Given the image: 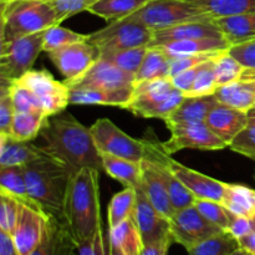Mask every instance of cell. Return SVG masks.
Instances as JSON below:
<instances>
[{
    "label": "cell",
    "instance_id": "cell-1",
    "mask_svg": "<svg viewBox=\"0 0 255 255\" xmlns=\"http://www.w3.org/2000/svg\"><path fill=\"white\" fill-rule=\"evenodd\" d=\"M40 137L42 138L40 147L50 157L66 166L72 174L84 168L104 169L101 153L95 144L91 131L71 114L49 117Z\"/></svg>",
    "mask_w": 255,
    "mask_h": 255
},
{
    "label": "cell",
    "instance_id": "cell-2",
    "mask_svg": "<svg viewBox=\"0 0 255 255\" xmlns=\"http://www.w3.org/2000/svg\"><path fill=\"white\" fill-rule=\"evenodd\" d=\"M99 181L100 171L94 168L81 169L70 181L64 219L77 246L102 228Z\"/></svg>",
    "mask_w": 255,
    "mask_h": 255
},
{
    "label": "cell",
    "instance_id": "cell-3",
    "mask_svg": "<svg viewBox=\"0 0 255 255\" xmlns=\"http://www.w3.org/2000/svg\"><path fill=\"white\" fill-rule=\"evenodd\" d=\"M29 198L49 217L64 222L67 189L74 174L49 154L24 166Z\"/></svg>",
    "mask_w": 255,
    "mask_h": 255
},
{
    "label": "cell",
    "instance_id": "cell-4",
    "mask_svg": "<svg viewBox=\"0 0 255 255\" xmlns=\"http://www.w3.org/2000/svg\"><path fill=\"white\" fill-rule=\"evenodd\" d=\"M60 24L46 0H0V44Z\"/></svg>",
    "mask_w": 255,
    "mask_h": 255
},
{
    "label": "cell",
    "instance_id": "cell-5",
    "mask_svg": "<svg viewBox=\"0 0 255 255\" xmlns=\"http://www.w3.org/2000/svg\"><path fill=\"white\" fill-rule=\"evenodd\" d=\"M186 95L177 90L171 77L138 82L134 85L132 100L125 110L142 119L167 117L181 105Z\"/></svg>",
    "mask_w": 255,
    "mask_h": 255
},
{
    "label": "cell",
    "instance_id": "cell-6",
    "mask_svg": "<svg viewBox=\"0 0 255 255\" xmlns=\"http://www.w3.org/2000/svg\"><path fill=\"white\" fill-rule=\"evenodd\" d=\"M126 19L141 22L152 31L187 21L214 20L187 0H149L143 6L126 16Z\"/></svg>",
    "mask_w": 255,
    "mask_h": 255
},
{
    "label": "cell",
    "instance_id": "cell-7",
    "mask_svg": "<svg viewBox=\"0 0 255 255\" xmlns=\"http://www.w3.org/2000/svg\"><path fill=\"white\" fill-rule=\"evenodd\" d=\"M44 31L0 44L1 84H10L32 70L40 52L44 51Z\"/></svg>",
    "mask_w": 255,
    "mask_h": 255
},
{
    "label": "cell",
    "instance_id": "cell-8",
    "mask_svg": "<svg viewBox=\"0 0 255 255\" xmlns=\"http://www.w3.org/2000/svg\"><path fill=\"white\" fill-rule=\"evenodd\" d=\"M153 39V31L142 25L124 17L110 22L107 26L87 35V40L96 45L101 52L114 50L149 46Z\"/></svg>",
    "mask_w": 255,
    "mask_h": 255
},
{
    "label": "cell",
    "instance_id": "cell-9",
    "mask_svg": "<svg viewBox=\"0 0 255 255\" xmlns=\"http://www.w3.org/2000/svg\"><path fill=\"white\" fill-rule=\"evenodd\" d=\"M90 131L101 154H111L133 162H142L144 158L143 139H136L128 136L111 120H97L90 127Z\"/></svg>",
    "mask_w": 255,
    "mask_h": 255
},
{
    "label": "cell",
    "instance_id": "cell-10",
    "mask_svg": "<svg viewBox=\"0 0 255 255\" xmlns=\"http://www.w3.org/2000/svg\"><path fill=\"white\" fill-rule=\"evenodd\" d=\"M12 82L31 90L41 101L47 117L61 114L70 104L69 86L57 81L46 70H30Z\"/></svg>",
    "mask_w": 255,
    "mask_h": 255
},
{
    "label": "cell",
    "instance_id": "cell-11",
    "mask_svg": "<svg viewBox=\"0 0 255 255\" xmlns=\"http://www.w3.org/2000/svg\"><path fill=\"white\" fill-rule=\"evenodd\" d=\"M221 232L223 231L207 221L194 204L176 211L169 219V233L172 239L187 251Z\"/></svg>",
    "mask_w": 255,
    "mask_h": 255
},
{
    "label": "cell",
    "instance_id": "cell-12",
    "mask_svg": "<svg viewBox=\"0 0 255 255\" xmlns=\"http://www.w3.org/2000/svg\"><path fill=\"white\" fill-rule=\"evenodd\" d=\"M154 137L156 136H146L144 138H142L144 142V158L151 161L158 171L159 176L162 177L167 189H168L172 204L176 211L193 206L197 198L173 173L171 166H169L171 154L167 153L166 149L162 146V142H158Z\"/></svg>",
    "mask_w": 255,
    "mask_h": 255
},
{
    "label": "cell",
    "instance_id": "cell-13",
    "mask_svg": "<svg viewBox=\"0 0 255 255\" xmlns=\"http://www.w3.org/2000/svg\"><path fill=\"white\" fill-rule=\"evenodd\" d=\"M171 137L162 142L167 153L173 154L182 149H199V151H221L228 144L219 138L211 128L204 124L173 125L168 126Z\"/></svg>",
    "mask_w": 255,
    "mask_h": 255
},
{
    "label": "cell",
    "instance_id": "cell-14",
    "mask_svg": "<svg viewBox=\"0 0 255 255\" xmlns=\"http://www.w3.org/2000/svg\"><path fill=\"white\" fill-rule=\"evenodd\" d=\"M64 82L70 90L125 89L136 85V76L100 57L81 76Z\"/></svg>",
    "mask_w": 255,
    "mask_h": 255
},
{
    "label": "cell",
    "instance_id": "cell-15",
    "mask_svg": "<svg viewBox=\"0 0 255 255\" xmlns=\"http://www.w3.org/2000/svg\"><path fill=\"white\" fill-rule=\"evenodd\" d=\"M49 216L39 207L20 202L12 239L19 255H30L41 244Z\"/></svg>",
    "mask_w": 255,
    "mask_h": 255
},
{
    "label": "cell",
    "instance_id": "cell-16",
    "mask_svg": "<svg viewBox=\"0 0 255 255\" xmlns=\"http://www.w3.org/2000/svg\"><path fill=\"white\" fill-rule=\"evenodd\" d=\"M49 59L65 77V81L77 79L100 59V50L89 40L67 45L47 52Z\"/></svg>",
    "mask_w": 255,
    "mask_h": 255
},
{
    "label": "cell",
    "instance_id": "cell-17",
    "mask_svg": "<svg viewBox=\"0 0 255 255\" xmlns=\"http://www.w3.org/2000/svg\"><path fill=\"white\" fill-rule=\"evenodd\" d=\"M134 223L141 233L144 246L158 242L169 233V219L164 218L151 203L141 188H136V206L132 214Z\"/></svg>",
    "mask_w": 255,
    "mask_h": 255
},
{
    "label": "cell",
    "instance_id": "cell-18",
    "mask_svg": "<svg viewBox=\"0 0 255 255\" xmlns=\"http://www.w3.org/2000/svg\"><path fill=\"white\" fill-rule=\"evenodd\" d=\"M169 166L177 178L184 184L187 189L193 193L197 199L222 202L227 183L186 167L184 164L174 161L171 157H169Z\"/></svg>",
    "mask_w": 255,
    "mask_h": 255
},
{
    "label": "cell",
    "instance_id": "cell-19",
    "mask_svg": "<svg viewBox=\"0 0 255 255\" xmlns=\"http://www.w3.org/2000/svg\"><path fill=\"white\" fill-rule=\"evenodd\" d=\"M219 36H223V34L216 25L214 20H196V21L182 22L174 26L153 31V39L149 47L161 46L167 42L182 41V40Z\"/></svg>",
    "mask_w": 255,
    "mask_h": 255
},
{
    "label": "cell",
    "instance_id": "cell-20",
    "mask_svg": "<svg viewBox=\"0 0 255 255\" xmlns=\"http://www.w3.org/2000/svg\"><path fill=\"white\" fill-rule=\"evenodd\" d=\"M206 125L229 146L232 141L249 125L248 112L218 104L206 120Z\"/></svg>",
    "mask_w": 255,
    "mask_h": 255
},
{
    "label": "cell",
    "instance_id": "cell-21",
    "mask_svg": "<svg viewBox=\"0 0 255 255\" xmlns=\"http://www.w3.org/2000/svg\"><path fill=\"white\" fill-rule=\"evenodd\" d=\"M141 184L139 188L144 192L147 198L151 201L154 208L167 219H171L176 213L168 189L164 184L163 179L159 176L158 171L153 166L151 161L143 158L141 162Z\"/></svg>",
    "mask_w": 255,
    "mask_h": 255
},
{
    "label": "cell",
    "instance_id": "cell-22",
    "mask_svg": "<svg viewBox=\"0 0 255 255\" xmlns=\"http://www.w3.org/2000/svg\"><path fill=\"white\" fill-rule=\"evenodd\" d=\"M214 95L209 96H186L178 107L164 120L167 127L173 125L204 124L212 110L218 105Z\"/></svg>",
    "mask_w": 255,
    "mask_h": 255
},
{
    "label": "cell",
    "instance_id": "cell-23",
    "mask_svg": "<svg viewBox=\"0 0 255 255\" xmlns=\"http://www.w3.org/2000/svg\"><path fill=\"white\" fill-rule=\"evenodd\" d=\"M76 249L77 244L66 224L54 217H49L44 239L30 255H71Z\"/></svg>",
    "mask_w": 255,
    "mask_h": 255
},
{
    "label": "cell",
    "instance_id": "cell-24",
    "mask_svg": "<svg viewBox=\"0 0 255 255\" xmlns=\"http://www.w3.org/2000/svg\"><path fill=\"white\" fill-rule=\"evenodd\" d=\"M133 87L112 90H70V104L104 105L126 109L133 96Z\"/></svg>",
    "mask_w": 255,
    "mask_h": 255
},
{
    "label": "cell",
    "instance_id": "cell-25",
    "mask_svg": "<svg viewBox=\"0 0 255 255\" xmlns=\"http://www.w3.org/2000/svg\"><path fill=\"white\" fill-rule=\"evenodd\" d=\"M157 47H161L169 59H174V57L188 56V55L228 51L232 47V45L229 44V41L226 37L219 36L167 42V44H163Z\"/></svg>",
    "mask_w": 255,
    "mask_h": 255
},
{
    "label": "cell",
    "instance_id": "cell-26",
    "mask_svg": "<svg viewBox=\"0 0 255 255\" xmlns=\"http://www.w3.org/2000/svg\"><path fill=\"white\" fill-rule=\"evenodd\" d=\"M46 154L40 146L0 133V166H25Z\"/></svg>",
    "mask_w": 255,
    "mask_h": 255
},
{
    "label": "cell",
    "instance_id": "cell-27",
    "mask_svg": "<svg viewBox=\"0 0 255 255\" xmlns=\"http://www.w3.org/2000/svg\"><path fill=\"white\" fill-rule=\"evenodd\" d=\"M214 22L232 46L255 40V12L219 17Z\"/></svg>",
    "mask_w": 255,
    "mask_h": 255
},
{
    "label": "cell",
    "instance_id": "cell-28",
    "mask_svg": "<svg viewBox=\"0 0 255 255\" xmlns=\"http://www.w3.org/2000/svg\"><path fill=\"white\" fill-rule=\"evenodd\" d=\"M104 171L125 187L138 188L141 184V162H133L111 154H101Z\"/></svg>",
    "mask_w": 255,
    "mask_h": 255
},
{
    "label": "cell",
    "instance_id": "cell-29",
    "mask_svg": "<svg viewBox=\"0 0 255 255\" xmlns=\"http://www.w3.org/2000/svg\"><path fill=\"white\" fill-rule=\"evenodd\" d=\"M219 104L249 112L255 107V90L248 81L239 80L217 89L214 94Z\"/></svg>",
    "mask_w": 255,
    "mask_h": 255
},
{
    "label": "cell",
    "instance_id": "cell-30",
    "mask_svg": "<svg viewBox=\"0 0 255 255\" xmlns=\"http://www.w3.org/2000/svg\"><path fill=\"white\" fill-rule=\"evenodd\" d=\"M109 243L119 248L124 255H139L144 247L141 233L132 217L109 229Z\"/></svg>",
    "mask_w": 255,
    "mask_h": 255
},
{
    "label": "cell",
    "instance_id": "cell-31",
    "mask_svg": "<svg viewBox=\"0 0 255 255\" xmlns=\"http://www.w3.org/2000/svg\"><path fill=\"white\" fill-rule=\"evenodd\" d=\"M212 19L255 12V0H187Z\"/></svg>",
    "mask_w": 255,
    "mask_h": 255
},
{
    "label": "cell",
    "instance_id": "cell-32",
    "mask_svg": "<svg viewBox=\"0 0 255 255\" xmlns=\"http://www.w3.org/2000/svg\"><path fill=\"white\" fill-rule=\"evenodd\" d=\"M222 203L238 217H255V191L243 184L227 183Z\"/></svg>",
    "mask_w": 255,
    "mask_h": 255
},
{
    "label": "cell",
    "instance_id": "cell-33",
    "mask_svg": "<svg viewBox=\"0 0 255 255\" xmlns=\"http://www.w3.org/2000/svg\"><path fill=\"white\" fill-rule=\"evenodd\" d=\"M49 117L31 112H15L7 136L16 141L30 142L40 136Z\"/></svg>",
    "mask_w": 255,
    "mask_h": 255
},
{
    "label": "cell",
    "instance_id": "cell-34",
    "mask_svg": "<svg viewBox=\"0 0 255 255\" xmlns=\"http://www.w3.org/2000/svg\"><path fill=\"white\" fill-rule=\"evenodd\" d=\"M169 59L161 47H148L143 62L136 74V84L169 77Z\"/></svg>",
    "mask_w": 255,
    "mask_h": 255
},
{
    "label": "cell",
    "instance_id": "cell-35",
    "mask_svg": "<svg viewBox=\"0 0 255 255\" xmlns=\"http://www.w3.org/2000/svg\"><path fill=\"white\" fill-rule=\"evenodd\" d=\"M148 1L149 0H99L87 11L111 22L128 16Z\"/></svg>",
    "mask_w": 255,
    "mask_h": 255
},
{
    "label": "cell",
    "instance_id": "cell-36",
    "mask_svg": "<svg viewBox=\"0 0 255 255\" xmlns=\"http://www.w3.org/2000/svg\"><path fill=\"white\" fill-rule=\"evenodd\" d=\"M0 192L14 197L22 203L35 206L27 194L24 166H0Z\"/></svg>",
    "mask_w": 255,
    "mask_h": 255
},
{
    "label": "cell",
    "instance_id": "cell-37",
    "mask_svg": "<svg viewBox=\"0 0 255 255\" xmlns=\"http://www.w3.org/2000/svg\"><path fill=\"white\" fill-rule=\"evenodd\" d=\"M136 206V188L125 187L124 191L112 197L107 209L109 229L115 228L126 219L131 218Z\"/></svg>",
    "mask_w": 255,
    "mask_h": 255
},
{
    "label": "cell",
    "instance_id": "cell-38",
    "mask_svg": "<svg viewBox=\"0 0 255 255\" xmlns=\"http://www.w3.org/2000/svg\"><path fill=\"white\" fill-rule=\"evenodd\" d=\"M148 47L149 46H139L132 47V49L114 50V51L101 52L100 57L106 60V61L111 62L115 66L124 70V71L129 72V74L136 76L142 62H143L147 51H148Z\"/></svg>",
    "mask_w": 255,
    "mask_h": 255
},
{
    "label": "cell",
    "instance_id": "cell-39",
    "mask_svg": "<svg viewBox=\"0 0 255 255\" xmlns=\"http://www.w3.org/2000/svg\"><path fill=\"white\" fill-rule=\"evenodd\" d=\"M239 248L238 241L231 233L223 231L187 252L189 255H231Z\"/></svg>",
    "mask_w": 255,
    "mask_h": 255
},
{
    "label": "cell",
    "instance_id": "cell-40",
    "mask_svg": "<svg viewBox=\"0 0 255 255\" xmlns=\"http://www.w3.org/2000/svg\"><path fill=\"white\" fill-rule=\"evenodd\" d=\"M214 70L218 87L242 80L246 67L228 51H222L214 56Z\"/></svg>",
    "mask_w": 255,
    "mask_h": 255
},
{
    "label": "cell",
    "instance_id": "cell-41",
    "mask_svg": "<svg viewBox=\"0 0 255 255\" xmlns=\"http://www.w3.org/2000/svg\"><path fill=\"white\" fill-rule=\"evenodd\" d=\"M7 86L9 94L12 99L15 111L16 112H31V114L44 115L47 117L41 101L37 99L36 95L27 87L17 84V82H10V84H1Z\"/></svg>",
    "mask_w": 255,
    "mask_h": 255
},
{
    "label": "cell",
    "instance_id": "cell-42",
    "mask_svg": "<svg viewBox=\"0 0 255 255\" xmlns=\"http://www.w3.org/2000/svg\"><path fill=\"white\" fill-rule=\"evenodd\" d=\"M194 206L207 221H209L214 226L219 227L222 231H228L229 226L236 217L222 202L209 201V199H196Z\"/></svg>",
    "mask_w": 255,
    "mask_h": 255
},
{
    "label": "cell",
    "instance_id": "cell-43",
    "mask_svg": "<svg viewBox=\"0 0 255 255\" xmlns=\"http://www.w3.org/2000/svg\"><path fill=\"white\" fill-rule=\"evenodd\" d=\"M217 89H218V85H217L213 57V59L199 65L193 86L187 96H209V95L216 94Z\"/></svg>",
    "mask_w": 255,
    "mask_h": 255
},
{
    "label": "cell",
    "instance_id": "cell-44",
    "mask_svg": "<svg viewBox=\"0 0 255 255\" xmlns=\"http://www.w3.org/2000/svg\"><path fill=\"white\" fill-rule=\"evenodd\" d=\"M84 40H87V35L75 32L66 27H62L61 25H54L45 30L44 51H54V50L67 46V45L84 41Z\"/></svg>",
    "mask_w": 255,
    "mask_h": 255
},
{
    "label": "cell",
    "instance_id": "cell-45",
    "mask_svg": "<svg viewBox=\"0 0 255 255\" xmlns=\"http://www.w3.org/2000/svg\"><path fill=\"white\" fill-rule=\"evenodd\" d=\"M20 201L0 192V231L12 236L19 213Z\"/></svg>",
    "mask_w": 255,
    "mask_h": 255
},
{
    "label": "cell",
    "instance_id": "cell-46",
    "mask_svg": "<svg viewBox=\"0 0 255 255\" xmlns=\"http://www.w3.org/2000/svg\"><path fill=\"white\" fill-rule=\"evenodd\" d=\"M55 10L60 24L81 11H87L99 0H46Z\"/></svg>",
    "mask_w": 255,
    "mask_h": 255
},
{
    "label": "cell",
    "instance_id": "cell-47",
    "mask_svg": "<svg viewBox=\"0 0 255 255\" xmlns=\"http://www.w3.org/2000/svg\"><path fill=\"white\" fill-rule=\"evenodd\" d=\"M229 52L246 67L242 80L255 79V40L244 44L236 45L229 49Z\"/></svg>",
    "mask_w": 255,
    "mask_h": 255
},
{
    "label": "cell",
    "instance_id": "cell-48",
    "mask_svg": "<svg viewBox=\"0 0 255 255\" xmlns=\"http://www.w3.org/2000/svg\"><path fill=\"white\" fill-rule=\"evenodd\" d=\"M228 147L232 151L255 161V125L249 124Z\"/></svg>",
    "mask_w": 255,
    "mask_h": 255
},
{
    "label": "cell",
    "instance_id": "cell-49",
    "mask_svg": "<svg viewBox=\"0 0 255 255\" xmlns=\"http://www.w3.org/2000/svg\"><path fill=\"white\" fill-rule=\"evenodd\" d=\"M219 52H209V54H199V55H188V56H181L171 59L169 61V77L184 71V70L193 69L199 66L203 62L213 59Z\"/></svg>",
    "mask_w": 255,
    "mask_h": 255
},
{
    "label": "cell",
    "instance_id": "cell-50",
    "mask_svg": "<svg viewBox=\"0 0 255 255\" xmlns=\"http://www.w3.org/2000/svg\"><path fill=\"white\" fill-rule=\"evenodd\" d=\"M15 112L16 111H15L14 104H12V99L10 96L7 86L1 85V94H0V133H9Z\"/></svg>",
    "mask_w": 255,
    "mask_h": 255
},
{
    "label": "cell",
    "instance_id": "cell-51",
    "mask_svg": "<svg viewBox=\"0 0 255 255\" xmlns=\"http://www.w3.org/2000/svg\"><path fill=\"white\" fill-rule=\"evenodd\" d=\"M79 255H106L105 253V241L102 228L92 238L82 242L77 246Z\"/></svg>",
    "mask_w": 255,
    "mask_h": 255
},
{
    "label": "cell",
    "instance_id": "cell-52",
    "mask_svg": "<svg viewBox=\"0 0 255 255\" xmlns=\"http://www.w3.org/2000/svg\"><path fill=\"white\" fill-rule=\"evenodd\" d=\"M255 231V217H234L233 222L228 228V233H231L237 241L243 237L248 236Z\"/></svg>",
    "mask_w": 255,
    "mask_h": 255
},
{
    "label": "cell",
    "instance_id": "cell-53",
    "mask_svg": "<svg viewBox=\"0 0 255 255\" xmlns=\"http://www.w3.org/2000/svg\"><path fill=\"white\" fill-rule=\"evenodd\" d=\"M197 70H198V66L193 67V69L184 70V71L172 76L171 80L173 86L176 87L177 90H179L181 92H183L187 96V95L189 94V91L192 90V86H193L194 79H196L197 75Z\"/></svg>",
    "mask_w": 255,
    "mask_h": 255
},
{
    "label": "cell",
    "instance_id": "cell-54",
    "mask_svg": "<svg viewBox=\"0 0 255 255\" xmlns=\"http://www.w3.org/2000/svg\"><path fill=\"white\" fill-rule=\"evenodd\" d=\"M172 242H173V239H172L171 236H168L158 242L147 244V246L143 247V251L139 255H167V252H168Z\"/></svg>",
    "mask_w": 255,
    "mask_h": 255
},
{
    "label": "cell",
    "instance_id": "cell-55",
    "mask_svg": "<svg viewBox=\"0 0 255 255\" xmlns=\"http://www.w3.org/2000/svg\"><path fill=\"white\" fill-rule=\"evenodd\" d=\"M0 255H19L12 237L1 231H0Z\"/></svg>",
    "mask_w": 255,
    "mask_h": 255
},
{
    "label": "cell",
    "instance_id": "cell-56",
    "mask_svg": "<svg viewBox=\"0 0 255 255\" xmlns=\"http://www.w3.org/2000/svg\"><path fill=\"white\" fill-rule=\"evenodd\" d=\"M239 247L249 255H255V231L238 241Z\"/></svg>",
    "mask_w": 255,
    "mask_h": 255
},
{
    "label": "cell",
    "instance_id": "cell-57",
    "mask_svg": "<svg viewBox=\"0 0 255 255\" xmlns=\"http://www.w3.org/2000/svg\"><path fill=\"white\" fill-rule=\"evenodd\" d=\"M109 244H110V255H124V253H122L119 248H116L115 246H112L111 243H109Z\"/></svg>",
    "mask_w": 255,
    "mask_h": 255
},
{
    "label": "cell",
    "instance_id": "cell-58",
    "mask_svg": "<svg viewBox=\"0 0 255 255\" xmlns=\"http://www.w3.org/2000/svg\"><path fill=\"white\" fill-rule=\"evenodd\" d=\"M248 116H249V124L255 125V107L248 112Z\"/></svg>",
    "mask_w": 255,
    "mask_h": 255
},
{
    "label": "cell",
    "instance_id": "cell-59",
    "mask_svg": "<svg viewBox=\"0 0 255 255\" xmlns=\"http://www.w3.org/2000/svg\"><path fill=\"white\" fill-rule=\"evenodd\" d=\"M231 255H249V254L247 253L246 251H243L242 248H239V249H237L236 252H233V253H232Z\"/></svg>",
    "mask_w": 255,
    "mask_h": 255
},
{
    "label": "cell",
    "instance_id": "cell-60",
    "mask_svg": "<svg viewBox=\"0 0 255 255\" xmlns=\"http://www.w3.org/2000/svg\"><path fill=\"white\" fill-rule=\"evenodd\" d=\"M244 81H246V80H244ZM248 82L252 85V86L254 87V90H255V79L254 80H248Z\"/></svg>",
    "mask_w": 255,
    "mask_h": 255
},
{
    "label": "cell",
    "instance_id": "cell-61",
    "mask_svg": "<svg viewBox=\"0 0 255 255\" xmlns=\"http://www.w3.org/2000/svg\"><path fill=\"white\" fill-rule=\"evenodd\" d=\"M71 255H79V254H77V249H76V252H74V253H72Z\"/></svg>",
    "mask_w": 255,
    "mask_h": 255
}]
</instances>
